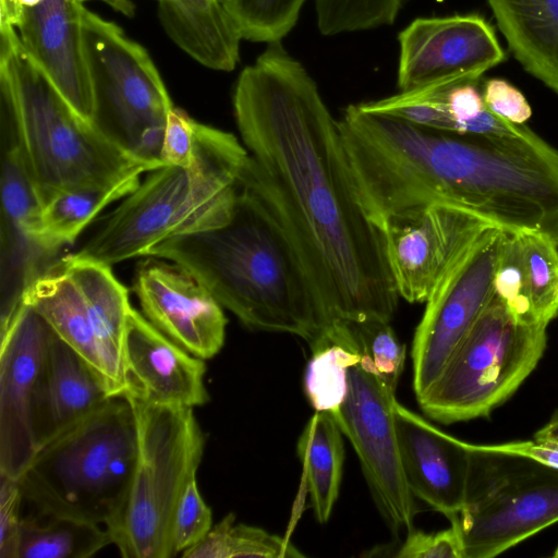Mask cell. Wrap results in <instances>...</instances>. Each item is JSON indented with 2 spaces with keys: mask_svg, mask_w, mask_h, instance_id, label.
<instances>
[{
  "mask_svg": "<svg viewBox=\"0 0 558 558\" xmlns=\"http://www.w3.org/2000/svg\"><path fill=\"white\" fill-rule=\"evenodd\" d=\"M248 158L239 183L294 247L328 327L393 317L400 296L385 236L365 213L333 119L304 65L268 44L232 96Z\"/></svg>",
  "mask_w": 558,
  "mask_h": 558,
  "instance_id": "obj_1",
  "label": "cell"
},
{
  "mask_svg": "<svg viewBox=\"0 0 558 558\" xmlns=\"http://www.w3.org/2000/svg\"><path fill=\"white\" fill-rule=\"evenodd\" d=\"M355 172L379 220L438 203L506 231H537L558 242V149L525 125L518 134L492 136L378 114L360 138Z\"/></svg>",
  "mask_w": 558,
  "mask_h": 558,
  "instance_id": "obj_2",
  "label": "cell"
},
{
  "mask_svg": "<svg viewBox=\"0 0 558 558\" xmlns=\"http://www.w3.org/2000/svg\"><path fill=\"white\" fill-rule=\"evenodd\" d=\"M146 256L169 259L190 270L248 329L294 335L313 349L328 328L284 231L240 183L221 221L170 236Z\"/></svg>",
  "mask_w": 558,
  "mask_h": 558,
  "instance_id": "obj_3",
  "label": "cell"
},
{
  "mask_svg": "<svg viewBox=\"0 0 558 558\" xmlns=\"http://www.w3.org/2000/svg\"><path fill=\"white\" fill-rule=\"evenodd\" d=\"M247 158L232 133L196 121L192 163L149 171L73 254L111 266L146 256L170 236L218 223L232 205Z\"/></svg>",
  "mask_w": 558,
  "mask_h": 558,
  "instance_id": "obj_4",
  "label": "cell"
},
{
  "mask_svg": "<svg viewBox=\"0 0 558 558\" xmlns=\"http://www.w3.org/2000/svg\"><path fill=\"white\" fill-rule=\"evenodd\" d=\"M0 102L14 117L41 207L63 190L110 186L151 171L72 107L14 27H0Z\"/></svg>",
  "mask_w": 558,
  "mask_h": 558,
  "instance_id": "obj_5",
  "label": "cell"
},
{
  "mask_svg": "<svg viewBox=\"0 0 558 558\" xmlns=\"http://www.w3.org/2000/svg\"><path fill=\"white\" fill-rule=\"evenodd\" d=\"M136 459V426L124 397L40 444L19 476L40 514L110 527L125 505Z\"/></svg>",
  "mask_w": 558,
  "mask_h": 558,
  "instance_id": "obj_6",
  "label": "cell"
},
{
  "mask_svg": "<svg viewBox=\"0 0 558 558\" xmlns=\"http://www.w3.org/2000/svg\"><path fill=\"white\" fill-rule=\"evenodd\" d=\"M124 398L134 413L136 459L123 510L107 531L124 558H172L174 510L196 477L205 435L193 408Z\"/></svg>",
  "mask_w": 558,
  "mask_h": 558,
  "instance_id": "obj_7",
  "label": "cell"
},
{
  "mask_svg": "<svg viewBox=\"0 0 558 558\" xmlns=\"http://www.w3.org/2000/svg\"><path fill=\"white\" fill-rule=\"evenodd\" d=\"M82 40L90 84L89 122L125 154L162 167L161 148L174 107L144 47L116 24L84 8Z\"/></svg>",
  "mask_w": 558,
  "mask_h": 558,
  "instance_id": "obj_8",
  "label": "cell"
},
{
  "mask_svg": "<svg viewBox=\"0 0 558 558\" xmlns=\"http://www.w3.org/2000/svg\"><path fill=\"white\" fill-rule=\"evenodd\" d=\"M547 326L517 318L495 294L437 380L417 399L423 412L442 424L487 417L538 364Z\"/></svg>",
  "mask_w": 558,
  "mask_h": 558,
  "instance_id": "obj_9",
  "label": "cell"
},
{
  "mask_svg": "<svg viewBox=\"0 0 558 558\" xmlns=\"http://www.w3.org/2000/svg\"><path fill=\"white\" fill-rule=\"evenodd\" d=\"M471 464L456 519L464 558H492L558 522V469L469 444Z\"/></svg>",
  "mask_w": 558,
  "mask_h": 558,
  "instance_id": "obj_10",
  "label": "cell"
},
{
  "mask_svg": "<svg viewBox=\"0 0 558 558\" xmlns=\"http://www.w3.org/2000/svg\"><path fill=\"white\" fill-rule=\"evenodd\" d=\"M506 230L490 226L463 252L425 302L412 343L413 389L423 397L495 296L494 274Z\"/></svg>",
  "mask_w": 558,
  "mask_h": 558,
  "instance_id": "obj_11",
  "label": "cell"
},
{
  "mask_svg": "<svg viewBox=\"0 0 558 558\" xmlns=\"http://www.w3.org/2000/svg\"><path fill=\"white\" fill-rule=\"evenodd\" d=\"M395 392L361 357L349 369V387L342 404L332 412L343 435L352 444L387 524L395 531L413 529L414 496L402 470L393 418Z\"/></svg>",
  "mask_w": 558,
  "mask_h": 558,
  "instance_id": "obj_12",
  "label": "cell"
},
{
  "mask_svg": "<svg viewBox=\"0 0 558 558\" xmlns=\"http://www.w3.org/2000/svg\"><path fill=\"white\" fill-rule=\"evenodd\" d=\"M0 330L31 283L56 260L39 239L41 202L29 174L14 117L0 102Z\"/></svg>",
  "mask_w": 558,
  "mask_h": 558,
  "instance_id": "obj_13",
  "label": "cell"
},
{
  "mask_svg": "<svg viewBox=\"0 0 558 558\" xmlns=\"http://www.w3.org/2000/svg\"><path fill=\"white\" fill-rule=\"evenodd\" d=\"M490 226L469 210L438 203L387 218L380 228L400 299L425 303L456 260Z\"/></svg>",
  "mask_w": 558,
  "mask_h": 558,
  "instance_id": "obj_14",
  "label": "cell"
},
{
  "mask_svg": "<svg viewBox=\"0 0 558 558\" xmlns=\"http://www.w3.org/2000/svg\"><path fill=\"white\" fill-rule=\"evenodd\" d=\"M398 41L400 92L478 81L506 59L494 27L476 13L417 17Z\"/></svg>",
  "mask_w": 558,
  "mask_h": 558,
  "instance_id": "obj_15",
  "label": "cell"
},
{
  "mask_svg": "<svg viewBox=\"0 0 558 558\" xmlns=\"http://www.w3.org/2000/svg\"><path fill=\"white\" fill-rule=\"evenodd\" d=\"M51 331L25 302L0 330V473L11 477L37 449L34 416Z\"/></svg>",
  "mask_w": 558,
  "mask_h": 558,
  "instance_id": "obj_16",
  "label": "cell"
},
{
  "mask_svg": "<svg viewBox=\"0 0 558 558\" xmlns=\"http://www.w3.org/2000/svg\"><path fill=\"white\" fill-rule=\"evenodd\" d=\"M133 291L142 314L162 333L203 360L220 352L228 319L209 289L181 265L145 256Z\"/></svg>",
  "mask_w": 558,
  "mask_h": 558,
  "instance_id": "obj_17",
  "label": "cell"
},
{
  "mask_svg": "<svg viewBox=\"0 0 558 558\" xmlns=\"http://www.w3.org/2000/svg\"><path fill=\"white\" fill-rule=\"evenodd\" d=\"M89 0H20L15 26L21 44L72 107L89 121L90 84L82 40V12ZM133 16L130 0H101Z\"/></svg>",
  "mask_w": 558,
  "mask_h": 558,
  "instance_id": "obj_18",
  "label": "cell"
},
{
  "mask_svg": "<svg viewBox=\"0 0 558 558\" xmlns=\"http://www.w3.org/2000/svg\"><path fill=\"white\" fill-rule=\"evenodd\" d=\"M393 418L403 474L414 497L452 520L461 512L471 464L468 442L438 429L393 402Z\"/></svg>",
  "mask_w": 558,
  "mask_h": 558,
  "instance_id": "obj_19",
  "label": "cell"
},
{
  "mask_svg": "<svg viewBox=\"0 0 558 558\" xmlns=\"http://www.w3.org/2000/svg\"><path fill=\"white\" fill-rule=\"evenodd\" d=\"M124 361L126 395L193 409L209 400L205 360L171 340L133 307L126 318Z\"/></svg>",
  "mask_w": 558,
  "mask_h": 558,
  "instance_id": "obj_20",
  "label": "cell"
},
{
  "mask_svg": "<svg viewBox=\"0 0 558 558\" xmlns=\"http://www.w3.org/2000/svg\"><path fill=\"white\" fill-rule=\"evenodd\" d=\"M109 398L112 397L108 396L88 364L52 330L34 416L37 447L95 411Z\"/></svg>",
  "mask_w": 558,
  "mask_h": 558,
  "instance_id": "obj_21",
  "label": "cell"
},
{
  "mask_svg": "<svg viewBox=\"0 0 558 558\" xmlns=\"http://www.w3.org/2000/svg\"><path fill=\"white\" fill-rule=\"evenodd\" d=\"M84 294L92 314L107 374L109 397H124L130 389L124 361L126 318L132 305L128 289L111 266L73 253L60 258Z\"/></svg>",
  "mask_w": 558,
  "mask_h": 558,
  "instance_id": "obj_22",
  "label": "cell"
},
{
  "mask_svg": "<svg viewBox=\"0 0 558 558\" xmlns=\"http://www.w3.org/2000/svg\"><path fill=\"white\" fill-rule=\"evenodd\" d=\"M167 35L204 66L232 71L242 35L221 0H158Z\"/></svg>",
  "mask_w": 558,
  "mask_h": 558,
  "instance_id": "obj_23",
  "label": "cell"
},
{
  "mask_svg": "<svg viewBox=\"0 0 558 558\" xmlns=\"http://www.w3.org/2000/svg\"><path fill=\"white\" fill-rule=\"evenodd\" d=\"M23 302L81 355L107 391L106 367L92 314L84 294L60 258L31 283Z\"/></svg>",
  "mask_w": 558,
  "mask_h": 558,
  "instance_id": "obj_24",
  "label": "cell"
},
{
  "mask_svg": "<svg viewBox=\"0 0 558 558\" xmlns=\"http://www.w3.org/2000/svg\"><path fill=\"white\" fill-rule=\"evenodd\" d=\"M523 69L558 94V0H486Z\"/></svg>",
  "mask_w": 558,
  "mask_h": 558,
  "instance_id": "obj_25",
  "label": "cell"
},
{
  "mask_svg": "<svg viewBox=\"0 0 558 558\" xmlns=\"http://www.w3.org/2000/svg\"><path fill=\"white\" fill-rule=\"evenodd\" d=\"M296 452L315 518L324 524L339 495L344 461L342 432L331 412H315L300 435Z\"/></svg>",
  "mask_w": 558,
  "mask_h": 558,
  "instance_id": "obj_26",
  "label": "cell"
},
{
  "mask_svg": "<svg viewBox=\"0 0 558 558\" xmlns=\"http://www.w3.org/2000/svg\"><path fill=\"white\" fill-rule=\"evenodd\" d=\"M141 177L110 186L76 187L52 195L43 205L39 217V239L45 250L56 258L102 209L132 193L140 185Z\"/></svg>",
  "mask_w": 558,
  "mask_h": 558,
  "instance_id": "obj_27",
  "label": "cell"
},
{
  "mask_svg": "<svg viewBox=\"0 0 558 558\" xmlns=\"http://www.w3.org/2000/svg\"><path fill=\"white\" fill-rule=\"evenodd\" d=\"M110 544L99 524L38 513L22 519L17 558H89Z\"/></svg>",
  "mask_w": 558,
  "mask_h": 558,
  "instance_id": "obj_28",
  "label": "cell"
},
{
  "mask_svg": "<svg viewBox=\"0 0 558 558\" xmlns=\"http://www.w3.org/2000/svg\"><path fill=\"white\" fill-rule=\"evenodd\" d=\"M183 558H299L304 555L288 539L260 527L236 523L228 513Z\"/></svg>",
  "mask_w": 558,
  "mask_h": 558,
  "instance_id": "obj_29",
  "label": "cell"
},
{
  "mask_svg": "<svg viewBox=\"0 0 558 558\" xmlns=\"http://www.w3.org/2000/svg\"><path fill=\"white\" fill-rule=\"evenodd\" d=\"M530 299L537 318L546 324L558 316V248L549 235L517 231Z\"/></svg>",
  "mask_w": 558,
  "mask_h": 558,
  "instance_id": "obj_30",
  "label": "cell"
},
{
  "mask_svg": "<svg viewBox=\"0 0 558 558\" xmlns=\"http://www.w3.org/2000/svg\"><path fill=\"white\" fill-rule=\"evenodd\" d=\"M361 355L340 343H327L313 351L308 361L304 389L317 412H335L344 401L349 387V369Z\"/></svg>",
  "mask_w": 558,
  "mask_h": 558,
  "instance_id": "obj_31",
  "label": "cell"
},
{
  "mask_svg": "<svg viewBox=\"0 0 558 558\" xmlns=\"http://www.w3.org/2000/svg\"><path fill=\"white\" fill-rule=\"evenodd\" d=\"M344 323L350 349L365 359L379 379L396 392L404 367L405 347L398 339L390 322L371 318Z\"/></svg>",
  "mask_w": 558,
  "mask_h": 558,
  "instance_id": "obj_32",
  "label": "cell"
},
{
  "mask_svg": "<svg viewBox=\"0 0 558 558\" xmlns=\"http://www.w3.org/2000/svg\"><path fill=\"white\" fill-rule=\"evenodd\" d=\"M306 0H223L242 38L254 43L281 41L295 26Z\"/></svg>",
  "mask_w": 558,
  "mask_h": 558,
  "instance_id": "obj_33",
  "label": "cell"
},
{
  "mask_svg": "<svg viewBox=\"0 0 558 558\" xmlns=\"http://www.w3.org/2000/svg\"><path fill=\"white\" fill-rule=\"evenodd\" d=\"M408 0H315L317 26L325 36L392 25Z\"/></svg>",
  "mask_w": 558,
  "mask_h": 558,
  "instance_id": "obj_34",
  "label": "cell"
},
{
  "mask_svg": "<svg viewBox=\"0 0 558 558\" xmlns=\"http://www.w3.org/2000/svg\"><path fill=\"white\" fill-rule=\"evenodd\" d=\"M494 289L496 296L517 318L527 323L542 322L537 318L530 299L517 231L505 232L494 274Z\"/></svg>",
  "mask_w": 558,
  "mask_h": 558,
  "instance_id": "obj_35",
  "label": "cell"
},
{
  "mask_svg": "<svg viewBox=\"0 0 558 558\" xmlns=\"http://www.w3.org/2000/svg\"><path fill=\"white\" fill-rule=\"evenodd\" d=\"M211 527V509L205 502L194 477L186 485L174 510L171 531L174 556L203 541Z\"/></svg>",
  "mask_w": 558,
  "mask_h": 558,
  "instance_id": "obj_36",
  "label": "cell"
},
{
  "mask_svg": "<svg viewBox=\"0 0 558 558\" xmlns=\"http://www.w3.org/2000/svg\"><path fill=\"white\" fill-rule=\"evenodd\" d=\"M450 527L426 533L411 529L397 553L400 558H464L462 538L456 519Z\"/></svg>",
  "mask_w": 558,
  "mask_h": 558,
  "instance_id": "obj_37",
  "label": "cell"
},
{
  "mask_svg": "<svg viewBox=\"0 0 558 558\" xmlns=\"http://www.w3.org/2000/svg\"><path fill=\"white\" fill-rule=\"evenodd\" d=\"M23 499L19 478L0 473V558H17Z\"/></svg>",
  "mask_w": 558,
  "mask_h": 558,
  "instance_id": "obj_38",
  "label": "cell"
},
{
  "mask_svg": "<svg viewBox=\"0 0 558 558\" xmlns=\"http://www.w3.org/2000/svg\"><path fill=\"white\" fill-rule=\"evenodd\" d=\"M195 122L180 108L173 107L169 112L161 148L163 166L189 167L192 163Z\"/></svg>",
  "mask_w": 558,
  "mask_h": 558,
  "instance_id": "obj_39",
  "label": "cell"
},
{
  "mask_svg": "<svg viewBox=\"0 0 558 558\" xmlns=\"http://www.w3.org/2000/svg\"><path fill=\"white\" fill-rule=\"evenodd\" d=\"M482 95L492 112L514 124H524L532 116V108L525 96L504 78L485 81Z\"/></svg>",
  "mask_w": 558,
  "mask_h": 558,
  "instance_id": "obj_40",
  "label": "cell"
},
{
  "mask_svg": "<svg viewBox=\"0 0 558 558\" xmlns=\"http://www.w3.org/2000/svg\"><path fill=\"white\" fill-rule=\"evenodd\" d=\"M478 82H463L444 88L442 98L453 122V132L464 133L466 125L486 108Z\"/></svg>",
  "mask_w": 558,
  "mask_h": 558,
  "instance_id": "obj_41",
  "label": "cell"
},
{
  "mask_svg": "<svg viewBox=\"0 0 558 558\" xmlns=\"http://www.w3.org/2000/svg\"><path fill=\"white\" fill-rule=\"evenodd\" d=\"M481 446L486 450L526 458L558 469V444L554 441L533 439Z\"/></svg>",
  "mask_w": 558,
  "mask_h": 558,
  "instance_id": "obj_42",
  "label": "cell"
},
{
  "mask_svg": "<svg viewBox=\"0 0 558 558\" xmlns=\"http://www.w3.org/2000/svg\"><path fill=\"white\" fill-rule=\"evenodd\" d=\"M20 15V0H0V27L16 26Z\"/></svg>",
  "mask_w": 558,
  "mask_h": 558,
  "instance_id": "obj_43",
  "label": "cell"
},
{
  "mask_svg": "<svg viewBox=\"0 0 558 558\" xmlns=\"http://www.w3.org/2000/svg\"><path fill=\"white\" fill-rule=\"evenodd\" d=\"M534 439L548 440L558 444V412H556L545 426L535 433Z\"/></svg>",
  "mask_w": 558,
  "mask_h": 558,
  "instance_id": "obj_44",
  "label": "cell"
},
{
  "mask_svg": "<svg viewBox=\"0 0 558 558\" xmlns=\"http://www.w3.org/2000/svg\"><path fill=\"white\" fill-rule=\"evenodd\" d=\"M553 557L558 558V546H557V548L555 549V551H554V554H553Z\"/></svg>",
  "mask_w": 558,
  "mask_h": 558,
  "instance_id": "obj_45",
  "label": "cell"
},
{
  "mask_svg": "<svg viewBox=\"0 0 558 558\" xmlns=\"http://www.w3.org/2000/svg\"><path fill=\"white\" fill-rule=\"evenodd\" d=\"M557 248H558V242H557Z\"/></svg>",
  "mask_w": 558,
  "mask_h": 558,
  "instance_id": "obj_46",
  "label": "cell"
},
{
  "mask_svg": "<svg viewBox=\"0 0 558 558\" xmlns=\"http://www.w3.org/2000/svg\"><path fill=\"white\" fill-rule=\"evenodd\" d=\"M158 1V0H157Z\"/></svg>",
  "mask_w": 558,
  "mask_h": 558,
  "instance_id": "obj_47",
  "label": "cell"
}]
</instances>
